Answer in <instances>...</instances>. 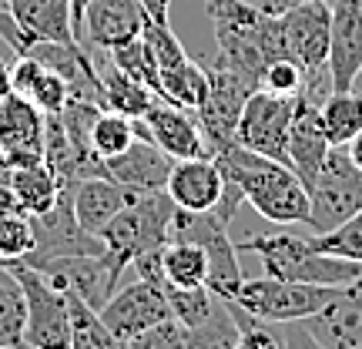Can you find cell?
Masks as SVG:
<instances>
[{
  "label": "cell",
  "instance_id": "obj_22",
  "mask_svg": "<svg viewBox=\"0 0 362 349\" xmlns=\"http://www.w3.org/2000/svg\"><path fill=\"white\" fill-rule=\"evenodd\" d=\"M7 185H11V192L17 195L21 208L30 219L47 215L57 205V195H61L57 175L47 168V161H27V165L7 168Z\"/></svg>",
  "mask_w": 362,
  "mask_h": 349
},
{
  "label": "cell",
  "instance_id": "obj_27",
  "mask_svg": "<svg viewBox=\"0 0 362 349\" xmlns=\"http://www.w3.org/2000/svg\"><path fill=\"white\" fill-rule=\"evenodd\" d=\"M161 272L168 285H205L208 282V252L198 242L171 239L161 248Z\"/></svg>",
  "mask_w": 362,
  "mask_h": 349
},
{
  "label": "cell",
  "instance_id": "obj_45",
  "mask_svg": "<svg viewBox=\"0 0 362 349\" xmlns=\"http://www.w3.org/2000/svg\"><path fill=\"white\" fill-rule=\"evenodd\" d=\"M11 91V67H7V61L0 57V98Z\"/></svg>",
  "mask_w": 362,
  "mask_h": 349
},
{
  "label": "cell",
  "instance_id": "obj_10",
  "mask_svg": "<svg viewBox=\"0 0 362 349\" xmlns=\"http://www.w3.org/2000/svg\"><path fill=\"white\" fill-rule=\"evenodd\" d=\"M285 51L305 71V81L329 74V44H332V4L309 0L282 13Z\"/></svg>",
  "mask_w": 362,
  "mask_h": 349
},
{
  "label": "cell",
  "instance_id": "obj_16",
  "mask_svg": "<svg viewBox=\"0 0 362 349\" xmlns=\"http://www.w3.org/2000/svg\"><path fill=\"white\" fill-rule=\"evenodd\" d=\"M165 192L181 212H208L221 202L225 195V175H221L218 161L211 155L202 158H181L171 165L168 185Z\"/></svg>",
  "mask_w": 362,
  "mask_h": 349
},
{
  "label": "cell",
  "instance_id": "obj_42",
  "mask_svg": "<svg viewBox=\"0 0 362 349\" xmlns=\"http://www.w3.org/2000/svg\"><path fill=\"white\" fill-rule=\"evenodd\" d=\"M298 4H309V0H259V11L272 13V17H282L285 11H292ZM329 4H332V0H329Z\"/></svg>",
  "mask_w": 362,
  "mask_h": 349
},
{
  "label": "cell",
  "instance_id": "obj_37",
  "mask_svg": "<svg viewBox=\"0 0 362 349\" xmlns=\"http://www.w3.org/2000/svg\"><path fill=\"white\" fill-rule=\"evenodd\" d=\"M262 88L265 91H275V94H298L305 88V71L292 61V57H279L265 67L262 74Z\"/></svg>",
  "mask_w": 362,
  "mask_h": 349
},
{
  "label": "cell",
  "instance_id": "obj_3",
  "mask_svg": "<svg viewBox=\"0 0 362 349\" xmlns=\"http://www.w3.org/2000/svg\"><path fill=\"white\" fill-rule=\"evenodd\" d=\"M238 252L259 256L265 265V275L272 279H288V282H312V285H346L362 275L359 262L325 256L312 248L309 239H298L292 232L275 235H245L235 242Z\"/></svg>",
  "mask_w": 362,
  "mask_h": 349
},
{
  "label": "cell",
  "instance_id": "obj_2",
  "mask_svg": "<svg viewBox=\"0 0 362 349\" xmlns=\"http://www.w3.org/2000/svg\"><path fill=\"white\" fill-rule=\"evenodd\" d=\"M211 158L218 161L225 181H232L262 219L279 222V225L309 222V192L288 165L255 155L242 144H228Z\"/></svg>",
  "mask_w": 362,
  "mask_h": 349
},
{
  "label": "cell",
  "instance_id": "obj_29",
  "mask_svg": "<svg viewBox=\"0 0 362 349\" xmlns=\"http://www.w3.org/2000/svg\"><path fill=\"white\" fill-rule=\"evenodd\" d=\"M104 54H107V61H111L117 71H124L128 78H134L138 84H144L148 91H155L158 98H161V67H158L155 51L148 47L144 38L117 44V47H111V51H104Z\"/></svg>",
  "mask_w": 362,
  "mask_h": 349
},
{
  "label": "cell",
  "instance_id": "obj_4",
  "mask_svg": "<svg viewBox=\"0 0 362 349\" xmlns=\"http://www.w3.org/2000/svg\"><path fill=\"white\" fill-rule=\"evenodd\" d=\"M175 212L178 205L171 202L168 192H134L131 202L104 225L98 239L104 242V252L128 269L141 252H155V248L168 246Z\"/></svg>",
  "mask_w": 362,
  "mask_h": 349
},
{
  "label": "cell",
  "instance_id": "obj_21",
  "mask_svg": "<svg viewBox=\"0 0 362 349\" xmlns=\"http://www.w3.org/2000/svg\"><path fill=\"white\" fill-rule=\"evenodd\" d=\"M11 91L24 94L44 115H61L71 101L67 81L47 64H40L34 54H17V61L11 64Z\"/></svg>",
  "mask_w": 362,
  "mask_h": 349
},
{
  "label": "cell",
  "instance_id": "obj_26",
  "mask_svg": "<svg viewBox=\"0 0 362 349\" xmlns=\"http://www.w3.org/2000/svg\"><path fill=\"white\" fill-rule=\"evenodd\" d=\"M27 296L24 285L17 282L7 265L0 269V346L4 349H27Z\"/></svg>",
  "mask_w": 362,
  "mask_h": 349
},
{
  "label": "cell",
  "instance_id": "obj_38",
  "mask_svg": "<svg viewBox=\"0 0 362 349\" xmlns=\"http://www.w3.org/2000/svg\"><path fill=\"white\" fill-rule=\"evenodd\" d=\"M128 349H188L185 326L175 323V319H165V323H158L151 329L138 333L134 339H128Z\"/></svg>",
  "mask_w": 362,
  "mask_h": 349
},
{
  "label": "cell",
  "instance_id": "obj_25",
  "mask_svg": "<svg viewBox=\"0 0 362 349\" xmlns=\"http://www.w3.org/2000/svg\"><path fill=\"white\" fill-rule=\"evenodd\" d=\"M67 292V312H71V349H128V343L115 336L94 306H88L78 292Z\"/></svg>",
  "mask_w": 362,
  "mask_h": 349
},
{
  "label": "cell",
  "instance_id": "obj_24",
  "mask_svg": "<svg viewBox=\"0 0 362 349\" xmlns=\"http://www.w3.org/2000/svg\"><path fill=\"white\" fill-rule=\"evenodd\" d=\"M319 111H322V128L332 148H346L362 131V94L356 91H329Z\"/></svg>",
  "mask_w": 362,
  "mask_h": 349
},
{
  "label": "cell",
  "instance_id": "obj_31",
  "mask_svg": "<svg viewBox=\"0 0 362 349\" xmlns=\"http://www.w3.org/2000/svg\"><path fill=\"white\" fill-rule=\"evenodd\" d=\"M165 296H168L175 323H181L185 329L202 326L211 312L218 309V302H221L208 285H168L165 282Z\"/></svg>",
  "mask_w": 362,
  "mask_h": 349
},
{
  "label": "cell",
  "instance_id": "obj_44",
  "mask_svg": "<svg viewBox=\"0 0 362 349\" xmlns=\"http://www.w3.org/2000/svg\"><path fill=\"white\" fill-rule=\"evenodd\" d=\"M346 151H349V158H352V161H356V165L362 168V131L356 135V138H352L349 144H346Z\"/></svg>",
  "mask_w": 362,
  "mask_h": 349
},
{
  "label": "cell",
  "instance_id": "obj_32",
  "mask_svg": "<svg viewBox=\"0 0 362 349\" xmlns=\"http://www.w3.org/2000/svg\"><path fill=\"white\" fill-rule=\"evenodd\" d=\"M185 343L188 349H235L238 346V323L228 312V302L221 299L218 309L208 316L202 326L185 329Z\"/></svg>",
  "mask_w": 362,
  "mask_h": 349
},
{
  "label": "cell",
  "instance_id": "obj_43",
  "mask_svg": "<svg viewBox=\"0 0 362 349\" xmlns=\"http://www.w3.org/2000/svg\"><path fill=\"white\" fill-rule=\"evenodd\" d=\"M88 4L90 0H71V24H74V34H81V21H84Z\"/></svg>",
  "mask_w": 362,
  "mask_h": 349
},
{
  "label": "cell",
  "instance_id": "obj_28",
  "mask_svg": "<svg viewBox=\"0 0 362 349\" xmlns=\"http://www.w3.org/2000/svg\"><path fill=\"white\" fill-rule=\"evenodd\" d=\"M205 91H208L205 64H198L192 57L178 67H165L161 71V101L178 104L185 111H194L198 104L205 101Z\"/></svg>",
  "mask_w": 362,
  "mask_h": 349
},
{
  "label": "cell",
  "instance_id": "obj_6",
  "mask_svg": "<svg viewBox=\"0 0 362 349\" xmlns=\"http://www.w3.org/2000/svg\"><path fill=\"white\" fill-rule=\"evenodd\" d=\"M336 296V285H312V282H288V279H242V289L232 302H238L245 312L259 316L272 326L302 323L312 319L319 309L329 306Z\"/></svg>",
  "mask_w": 362,
  "mask_h": 349
},
{
  "label": "cell",
  "instance_id": "obj_17",
  "mask_svg": "<svg viewBox=\"0 0 362 349\" xmlns=\"http://www.w3.org/2000/svg\"><path fill=\"white\" fill-rule=\"evenodd\" d=\"M171 165H175V158L165 155L155 142L134 138L121 155L104 161V171H107V178L124 185L128 192H165Z\"/></svg>",
  "mask_w": 362,
  "mask_h": 349
},
{
  "label": "cell",
  "instance_id": "obj_1",
  "mask_svg": "<svg viewBox=\"0 0 362 349\" xmlns=\"http://www.w3.org/2000/svg\"><path fill=\"white\" fill-rule=\"evenodd\" d=\"M205 13L215 27L218 64L245 78L252 88H262V74L272 61L288 57L285 51L282 17L262 13L248 0H205Z\"/></svg>",
  "mask_w": 362,
  "mask_h": 349
},
{
  "label": "cell",
  "instance_id": "obj_47",
  "mask_svg": "<svg viewBox=\"0 0 362 349\" xmlns=\"http://www.w3.org/2000/svg\"><path fill=\"white\" fill-rule=\"evenodd\" d=\"M4 265H7V259H4V256H0V269H4Z\"/></svg>",
  "mask_w": 362,
  "mask_h": 349
},
{
  "label": "cell",
  "instance_id": "obj_15",
  "mask_svg": "<svg viewBox=\"0 0 362 349\" xmlns=\"http://www.w3.org/2000/svg\"><path fill=\"white\" fill-rule=\"evenodd\" d=\"M362 74V0H332L329 78L332 91H352Z\"/></svg>",
  "mask_w": 362,
  "mask_h": 349
},
{
  "label": "cell",
  "instance_id": "obj_30",
  "mask_svg": "<svg viewBox=\"0 0 362 349\" xmlns=\"http://www.w3.org/2000/svg\"><path fill=\"white\" fill-rule=\"evenodd\" d=\"M88 138H90V151L101 158V161H107V158L121 155L138 135H134V121H131V118L101 108V111L94 115V121H90Z\"/></svg>",
  "mask_w": 362,
  "mask_h": 349
},
{
  "label": "cell",
  "instance_id": "obj_36",
  "mask_svg": "<svg viewBox=\"0 0 362 349\" xmlns=\"http://www.w3.org/2000/svg\"><path fill=\"white\" fill-rule=\"evenodd\" d=\"M141 38L148 40V47L155 51V61L158 67L165 71V67H178L188 61V54H185V47H181V40L175 38V30H171V24H155V21H144V30Z\"/></svg>",
  "mask_w": 362,
  "mask_h": 349
},
{
  "label": "cell",
  "instance_id": "obj_7",
  "mask_svg": "<svg viewBox=\"0 0 362 349\" xmlns=\"http://www.w3.org/2000/svg\"><path fill=\"white\" fill-rule=\"evenodd\" d=\"M7 269L17 275L27 296V349H71V312H67V292L54 282L47 272L11 262Z\"/></svg>",
  "mask_w": 362,
  "mask_h": 349
},
{
  "label": "cell",
  "instance_id": "obj_19",
  "mask_svg": "<svg viewBox=\"0 0 362 349\" xmlns=\"http://www.w3.org/2000/svg\"><path fill=\"white\" fill-rule=\"evenodd\" d=\"M7 11L21 27L27 47L37 40L81 44L71 24V0H7Z\"/></svg>",
  "mask_w": 362,
  "mask_h": 349
},
{
  "label": "cell",
  "instance_id": "obj_46",
  "mask_svg": "<svg viewBox=\"0 0 362 349\" xmlns=\"http://www.w3.org/2000/svg\"><path fill=\"white\" fill-rule=\"evenodd\" d=\"M0 178H7V161H4V155H0Z\"/></svg>",
  "mask_w": 362,
  "mask_h": 349
},
{
  "label": "cell",
  "instance_id": "obj_12",
  "mask_svg": "<svg viewBox=\"0 0 362 349\" xmlns=\"http://www.w3.org/2000/svg\"><path fill=\"white\" fill-rule=\"evenodd\" d=\"M44 125H47V115L34 108L24 94L7 91L0 98V155L7 161V168L44 161Z\"/></svg>",
  "mask_w": 362,
  "mask_h": 349
},
{
  "label": "cell",
  "instance_id": "obj_13",
  "mask_svg": "<svg viewBox=\"0 0 362 349\" xmlns=\"http://www.w3.org/2000/svg\"><path fill=\"white\" fill-rule=\"evenodd\" d=\"M148 13L138 0H90L78 40L88 51H111L117 44L141 38Z\"/></svg>",
  "mask_w": 362,
  "mask_h": 349
},
{
  "label": "cell",
  "instance_id": "obj_40",
  "mask_svg": "<svg viewBox=\"0 0 362 349\" xmlns=\"http://www.w3.org/2000/svg\"><path fill=\"white\" fill-rule=\"evenodd\" d=\"M148 13V21H155V24H171L168 13H171V0H138Z\"/></svg>",
  "mask_w": 362,
  "mask_h": 349
},
{
  "label": "cell",
  "instance_id": "obj_8",
  "mask_svg": "<svg viewBox=\"0 0 362 349\" xmlns=\"http://www.w3.org/2000/svg\"><path fill=\"white\" fill-rule=\"evenodd\" d=\"M292 111H296V94H275L265 88L252 91L242 108V118L235 125V144L288 165Z\"/></svg>",
  "mask_w": 362,
  "mask_h": 349
},
{
  "label": "cell",
  "instance_id": "obj_14",
  "mask_svg": "<svg viewBox=\"0 0 362 349\" xmlns=\"http://www.w3.org/2000/svg\"><path fill=\"white\" fill-rule=\"evenodd\" d=\"M305 326L325 349H362V275L336 285L329 306L305 319Z\"/></svg>",
  "mask_w": 362,
  "mask_h": 349
},
{
  "label": "cell",
  "instance_id": "obj_34",
  "mask_svg": "<svg viewBox=\"0 0 362 349\" xmlns=\"http://www.w3.org/2000/svg\"><path fill=\"white\" fill-rule=\"evenodd\" d=\"M312 248H319L325 256H339V259H349L362 265V212H356L349 222H342L332 232H322L309 239Z\"/></svg>",
  "mask_w": 362,
  "mask_h": 349
},
{
  "label": "cell",
  "instance_id": "obj_48",
  "mask_svg": "<svg viewBox=\"0 0 362 349\" xmlns=\"http://www.w3.org/2000/svg\"><path fill=\"white\" fill-rule=\"evenodd\" d=\"M0 349H4V346H0Z\"/></svg>",
  "mask_w": 362,
  "mask_h": 349
},
{
  "label": "cell",
  "instance_id": "obj_35",
  "mask_svg": "<svg viewBox=\"0 0 362 349\" xmlns=\"http://www.w3.org/2000/svg\"><path fill=\"white\" fill-rule=\"evenodd\" d=\"M228 312H232L235 323H238V346L235 349H285V336L275 333L272 323L245 312L238 302H232V299H228Z\"/></svg>",
  "mask_w": 362,
  "mask_h": 349
},
{
  "label": "cell",
  "instance_id": "obj_20",
  "mask_svg": "<svg viewBox=\"0 0 362 349\" xmlns=\"http://www.w3.org/2000/svg\"><path fill=\"white\" fill-rule=\"evenodd\" d=\"M131 195L124 185H117L107 175H90V178L74 185L71 195V208H74V219L88 235H101L104 225L115 219L121 208L131 202Z\"/></svg>",
  "mask_w": 362,
  "mask_h": 349
},
{
  "label": "cell",
  "instance_id": "obj_39",
  "mask_svg": "<svg viewBox=\"0 0 362 349\" xmlns=\"http://www.w3.org/2000/svg\"><path fill=\"white\" fill-rule=\"evenodd\" d=\"M285 349H325L319 339L309 333V326H305V319L302 323H285Z\"/></svg>",
  "mask_w": 362,
  "mask_h": 349
},
{
  "label": "cell",
  "instance_id": "obj_23",
  "mask_svg": "<svg viewBox=\"0 0 362 349\" xmlns=\"http://www.w3.org/2000/svg\"><path fill=\"white\" fill-rule=\"evenodd\" d=\"M98 78H101V104L107 108V111H117V115L131 118V121L144 118L151 104L161 101L155 91H148L144 84H138L134 78H128L124 71H117L111 61H107L104 67H98Z\"/></svg>",
  "mask_w": 362,
  "mask_h": 349
},
{
  "label": "cell",
  "instance_id": "obj_18",
  "mask_svg": "<svg viewBox=\"0 0 362 349\" xmlns=\"http://www.w3.org/2000/svg\"><path fill=\"white\" fill-rule=\"evenodd\" d=\"M141 121H144V128H148V138H151L165 155L175 158V161L208 155L205 135L198 128V121H194L185 108H178V104L155 101Z\"/></svg>",
  "mask_w": 362,
  "mask_h": 349
},
{
  "label": "cell",
  "instance_id": "obj_11",
  "mask_svg": "<svg viewBox=\"0 0 362 349\" xmlns=\"http://www.w3.org/2000/svg\"><path fill=\"white\" fill-rule=\"evenodd\" d=\"M98 316L124 343L134 339L138 333H144V329H151V326L165 323V319H175L168 296H165V285L148 282V279H138V282L124 285V289H115L111 299L98 309Z\"/></svg>",
  "mask_w": 362,
  "mask_h": 349
},
{
  "label": "cell",
  "instance_id": "obj_33",
  "mask_svg": "<svg viewBox=\"0 0 362 349\" xmlns=\"http://www.w3.org/2000/svg\"><path fill=\"white\" fill-rule=\"evenodd\" d=\"M37 246V235H34V219L27 212H13L0 219V256L11 262L27 259Z\"/></svg>",
  "mask_w": 362,
  "mask_h": 349
},
{
  "label": "cell",
  "instance_id": "obj_41",
  "mask_svg": "<svg viewBox=\"0 0 362 349\" xmlns=\"http://www.w3.org/2000/svg\"><path fill=\"white\" fill-rule=\"evenodd\" d=\"M13 212H24V208L17 202V195L11 192L7 178H0V219H4V215H13Z\"/></svg>",
  "mask_w": 362,
  "mask_h": 349
},
{
  "label": "cell",
  "instance_id": "obj_9",
  "mask_svg": "<svg viewBox=\"0 0 362 349\" xmlns=\"http://www.w3.org/2000/svg\"><path fill=\"white\" fill-rule=\"evenodd\" d=\"M205 74H208V91L205 101L194 108V121H198V128L205 135L208 155H215L221 148L235 144V125L242 118V108H245L248 94L259 88H252L245 78H238L235 71H228L218 61L205 64Z\"/></svg>",
  "mask_w": 362,
  "mask_h": 349
},
{
  "label": "cell",
  "instance_id": "obj_5",
  "mask_svg": "<svg viewBox=\"0 0 362 349\" xmlns=\"http://www.w3.org/2000/svg\"><path fill=\"white\" fill-rule=\"evenodd\" d=\"M362 212V168L346 148H329L322 168L309 188V225L315 235L332 232Z\"/></svg>",
  "mask_w": 362,
  "mask_h": 349
}]
</instances>
